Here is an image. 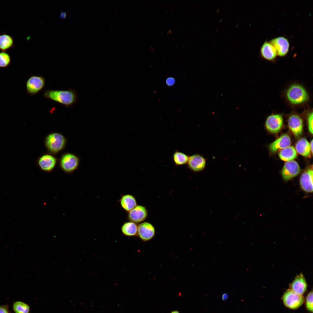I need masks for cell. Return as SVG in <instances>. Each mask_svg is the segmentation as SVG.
<instances>
[{
    "mask_svg": "<svg viewBox=\"0 0 313 313\" xmlns=\"http://www.w3.org/2000/svg\"><path fill=\"white\" fill-rule=\"evenodd\" d=\"M138 226L136 223L130 221L125 222L121 227L122 232L127 236H136L137 233Z\"/></svg>",
    "mask_w": 313,
    "mask_h": 313,
    "instance_id": "603a6c76",
    "label": "cell"
},
{
    "mask_svg": "<svg viewBox=\"0 0 313 313\" xmlns=\"http://www.w3.org/2000/svg\"><path fill=\"white\" fill-rule=\"evenodd\" d=\"M170 313H180L177 310H174L172 312Z\"/></svg>",
    "mask_w": 313,
    "mask_h": 313,
    "instance_id": "836d02e7",
    "label": "cell"
},
{
    "mask_svg": "<svg viewBox=\"0 0 313 313\" xmlns=\"http://www.w3.org/2000/svg\"><path fill=\"white\" fill-rule=\"evenodd\" d=\"M228 295L227 293H224L222 294V299L223 301H225L228 299Z\"/></svg>",
    "mask_w": 313,
    "mask_h": 313,
    "instance_id": "4dcf8cb0",
    "label": "cell"
},
{
    "mask_svg": "<svg viewBox=\"0 0 313 313\" xmlns=\"http://www.w3.org/2000/svg\"><path fill=\"white\" fill-rule=\"evenodd\" d=\"M301 171L298 163L295 161L291 160L285 163L281 173L283 180L287 181L298 175Z\"/></svg>",
    "mask_w": 313,
    "mask_h": 313,
    "instance_id": "8992f818",
    "label": "cell"
},
{
    "mask_svg": "<svg viewBox=\"0 0 313 313\" xmlns=\"http://www.w3.org/2000/svg\"><path fill=\"white\" fill-rule=\"evenodd\" d=\"M296 150L301 155L306 157L310 155V144L307 140L303 138L299 140L295 145Z\"/></svg>",
    "mask_w": 313,
    "mask_h": 313,
    "instance_id": "d6986e66",
    "label": "cell"
},
{
    "mask_svg": "<svg viewBox=\"0 0 313 313\" xmlns=\"http://www.w3.org/2000/svg\"><path fill=\"white\" fill-rule=\"evenodd\" d=\"M286 97L288 101L294 105L301 104L307 101L309 95L305 89L299 84L291 85L286 92Z\"/></svg>",
    "mask_w": 313,
    "mask_h": 313,
    "instance_id": "7a4b0ae2",
    "label": "cell"
},
{
    "mask_svg": "<svg viewBox=\"0 0 313 313\" xmlns=\"http://www.w3.org/2000/svg\"><path fill=\"white\" fill-rule=\"evenodd\" d=\"M283 300L284 304L287 307L296 309L302 305L304 298L302 295L298 294L289 289L284 294Z\"/></svg>",
    "mask_w": 313,
    "mask_h": 313,
    "instance_id": "277c9868",
    "label": "cell"
},
{
    "mask_svg": "<svg viewBox=\"0 0 313 313\" xmlns=\"http://www.w3.org/2000/svg\"><path fill=\"white\" fill-rule=\"evenodd\" d=\"M56 163L55 158L50 155L42 156L38 161L39 165L41 168L44 171L48 172L53 170Z\"/></svg>",
    "mask_w": 313,
    "mask_h": 313,
    "instance_id": "ac0fdd59",
    "label": "cell"
},
{
    "mask_svg": "<svg viewBox=\"0 0 313 313\" xmlns=\"http://www.w3.org/2000/svg\"><path fill=\"white\" fill-rule=\"evenodd\" d=\"M155 232L154 227L149 223L144 222L138 226L137 234L143 241H147L152 239L155 235Z\"/></svg>",
    "mask_w": 313,
    "mask_h": 313,
    "instance_id": "8fae6325",
    "label": "cell"
},
{
    "mask_svg": "<svg viewBox=\"0 0 313 313\" xmlns=\"http://www.w3.org/2000/svg\"><path fill=\"white\" fill-rule=\"evenodd\" d=\"M44 97L68 107L74 104L77 100V95L74 90H48L43 93Z\"/></svg>",
    "mask_w": 313,
    "mask_h": 313,
    "instance_id": "6da1fadb",
    "label": "cell"
},
{
    "mask_svg": "<svg viewBox=\"0 0 313 313\" xmlns=\"http://www.w3.org/2000/svg\"><path fill=\"white\" fill-rule=\"evenodd\" d=\"M288 126L295 137L301 135L303 131V122L301 118L296 114H293L289 117Z\"/></svg>",
    "mask_w": 313,
    "mask_h": 313,
    "instance_id": "4fadbf2b",
    "label": "cell"
},
{
    "mask_svg": "<svg viewBox=\"0 0 313 313\" xmlns=\"http://www.w3.org/2000/svg\"><path fill=\"white\" fill-rule=\"evenodd\" d=\"M45 80L42 76L32 75L27 81L26 84V91L31 95L37 94L44 87Z\"/></svg>",
    "mask_w": 313,
    "mask_h": 313,
    "instance_id": "5b68a950",
    "label": "cell"
},
{
    "mask_svg": "<svg viewBox=\"0 0 313 313\" xmlns=\"http://www.w3.org/2000/svg\"><path fill=\"white\" fill-rule=\"evenodd\" d=\"M270 42L276 49L278 56L284 57L287 55L290 48V43L287 38L280 36L272 39Z\"/></svg>",
    "mask_w": 313,
    "mask_h": 313,
    "instance_id": "30bf717a",
    "label": "cell"
},
{
    "mask_svg": "<svg viewBox=\"0 0 313 313\" xmlns=\"http://www.w3.org/2000/svg\"><path fill=\"white\" fill-rule=\"evenodd\" d=\"M283 124L282 116L279 114H274L269 116L267 118L265 125L270 132L276 133L278 132Z\"/></svg>",
    "mask_w": 313,
    "mask_h": 313,
    "instance_id": "9c48e42d",
    "label": "cell"
},
{
    "mask_svg": "<svg viewBox=\"0 0 313 313\" xmlns=\"http://www.w3.org/2000/svg\"><path fill=\"white\" fill-rule=\"evenodd\" d=\"M230 10H231V9H230L228 11V12H229V11H230Z\"/></svg>",
    "mask_w": 313,
    "mask_h": 313,
    "instance_id": "74e56055",
    "label": "cell"
},
{
    "mask_svg": "<svg viewBox=\"0 0 313 313\" xmlns=\"http://www.w3.org/2000/svg\"><path fill=\"white\" fill-rule=\"evenodd\" d=\"M307 287L305 279L302 273L296 276L290 285V290L295 293L302 295L306 290Z\"/></svg>",
    "mask_w": 313,
    "mask_h": 313,
    "instance_id": "9a60e30c",
    "label": "cell"
},
{
    "mask_svg": "<svg viewBox=\"0 0 313 313\" xmlns=\"http://www.w3.org/2000/svg\"><path fill=\"white\" fill-rule=\"evenodd\" d=\"M65 143L64 137L60 134L54 133L49 135L47 137L46 146L50 152L57 153L64 147Z\"/></svg>",
    "mask_w": 313,
    "mask_h": 313,
    "instance_id": "3957f363",
    "label": "cell"
},
{
    "mask_svg": "<svg viewBox=\"0 0 313 313\" xmlns=\"http://www.w3.org/2000/svg\"><path fill=\"white\" fill-rule=\"evenodd\" d=\"M291 143L289 136L287 134H284L271 143L269 146V149L272 152L274 153L279 149H282L290 146Z\"/></svg>",
    "mask_w": 313,
    "mask_h": 313,
    "instance_id": "e0dca14e",
    "label": "cell"
},
{
    "mask_svg": "<svg viewBox=\"0 0 313 313\" xmlns=\"http://www.w3.org/2000/svg\"><path fill=\"white\" fill-rule=\"evenodd\" d=\"M0 313H9L8 309L6 306H0Z\"/></svg>",
    "mask_w": 313,
    "mask_h": 313,
    "instance_id": "f546056e",
    "label": "cell"
},
{
    "mask_svg": "<svg viewBox=\"0 0 313 313\" xmlns=\"http://www.w3.org/2000/svg\"><path fill=\"white\" fill-rule=\"evenodd\" d=\"M280 158L284 161L293 160L297 156L296 151L293 146H289L281 149L279 154Z\"/></svg>",
    "mask_w": 313,
    "mask_h": 313,
    "instance_id": "ffe728a7",
    "label": "cell"
},
{
    "mask_svg": "<svg viewBox=\"0 0 313 313\" xmlns=\"http://www.w3.org/2000/svg\"><path fill=\"white\" fill-rule=\"evenodd\" d=\"M220 12V10L219 9H218L216 10V13H217V14H219Z\"/></svg>",
    "mask_w": 313,
    "mask_h": 313,
    "instance_id": "e575fe53",
    "label": "cell"
},
{
    "mask_svg": "<svg viewBox=\"0 0 313 313\" xmlns=\"http://www.w3.org/2000/svg\"><path fill=\"white\" fill-rule=\"evenodd\" d=\"M13 309L15 313H29L30 307L23 302L17 301L13 303Z\"/></svg>",
    "mask_w": 313,
    "mask_h": 313,
    "instance_id": "d4e9b609",
    "label": "cell"
},
{
    "mask_svg": "<svg viewBox=\"0 0 313 313\" xmlns=\"http://www.w3.org/2000/svg\"><path fill=\"white\" fill-rule=\"evenodd\" d=\"M174 79L172 77H169L168 78L166 81V83L167 85L169 86L173 85L175 83Z\"/></svg>",
    "mask_w": 313,
    "mask_h": 313,
    "instance_id": "f1b7e54d",
    "label": "cell"
},
{
    "mask_svg": "<svg viewBox=\"0 0 313 313\" xmlns=\"http://www.w3.org/2000/svg\"><path fill=\"white\" fill-rule=\"evenodd\" d=\"M215 43H216V42H215V43H214V44L213 46H214V45H215Z\"/></svg>",
    "mask_w": 313,
    "mask_h": 313,
    "instance_id": "ab89813d",
    "label": "cell"
},
{
    "mask_svg": "<svg viewBox=\"0 0 313 313\" xmlns=\"http://www.w3.org/2000/svg\"><path fill=\"white\" fill-rule=\"evenodd\" d=\"M154 50V48H152V51H153V50Z\"/></svg>",
    "mask_w": 313,
    "mask_h": 313,
    "instance_id": "f35d334b",
    "label": "cell"
},
{
    "mask_svg": "<svg viewBox=\"0 0 313 313\" xmlns=\"http://www.w3.org/2000/svg\"><path fill=\"white\" fill-rule=\"evenodd\" d=\"M147 211L145 208L141 205H137L129 212L128 219L130 221L137 223L141 222L146 218Z\"/></svg>",
    "mask_w": 313,
    "mask_h": 313,
    "instance_id": "5bb4252c",
    "label": "cell"
},
{
    "mask_svg": "<svg viewBox=\"0 0 313 313\" xmlns=\"http://www.w3.org/2000/svg\"><path fill=\"white\" fill-rule=\"evenodd\" d=\"M310 144V146L311 150V153L312 154L313 153V140L312 139L311 141Z\"/></svg>",
    "mask_w": 313,
    "mask_h": 313,
    "instance_id": "d6a6232c",
    "label": "cell"
},
{
    "mask_svg": "<svg viewBox=\"0 0 313 313\" xmlns=\"http://www.w3.org/2000/svg\"><path fill=\"white\" fill-rule=\"evenodd\" d=\"M306 308L307 310L312 312L313 311V292H310L308 294L306 298Z\"/></svg>",
    "mask_w": 313,
    "mask_h": 313,
    "instance_id": "4316f807",
    "label": "cell"
},
{
    "mask_svg": "<svg viewBox=\"0 0 313 313\" xmlns=\"http://www.w3.org/2000/svg\"><path fill=\"white\" fill-rule=\"evenodd\" d=\"M218 31V29H217L216 30L215 32H217Z\"/></svg>",
    "mask_w": 313,
    "mask_h": 313,
    "instance_id": "8d00e7d4",
    "label": "cell"
},
{
    "mask_svg": "<svg viewBox=\"0 0 313 313\" xmlns=\"http://www.w3.org/2000/svg\"><path fill=\"white\" fill-rule=\"evenodd\" d=\"M79 163V160L76 156L71 154H66L61 157L60 165L64 172L71 173L77 169Z\"/></svg>",
    "mask_w": 313,
    "mask_h": 313,
    "instance_id": "ba28073f",
    "label": "cell"
},
{
    "mask_svg": "<svg viewBox=\"0 0 313 313\" xmlns=\"http://www.w3.org/2000/svg\"><path fill=\"white\" fill-rule=\"evenodd\" d=\"M313 112H312L308 113L307 121L309 130L312 134H313Z\"/></svg>",
    "mask_w": 313,
    "mask_h": 313,
    "instance_id": "83f0119b",
    "label": "cell"
},
{
    "mask_svg": "<svg viewBox=\"0 0 313 313\" xmlns=\"http://www.w3.org/2000/svg\"><path fill=\"white\" fill-rule=\"evenodd\" d=\"M189 156L185 154L176 151L173 154V160L175 164L177 166L187 164Z\"/></svg>",
    "mask_w": 313,
    "mask_h": 313,
    "instance_id": "cb8c5ba5",
    "label": "cell"
},
{
    "mask_svg": "<svg viewBox=\"0 0 313 313\" xmlns=\"http://www.w3.org/2000/svg\"><path fill=\"white\" fill-rule=\"evenodd\" d=\"M67 14L65 12L62 11L59 16V17L61 18H65L66 17Z\"/></svg>",
    "mask_w": 313,
    "mask_h": 313,
    "instance_id": "1f68e13d",
    "label": "cell"
},
{
    "mask_svg": "<svg viewBox=\"0 0 313 313\" xmlns=\"http://www.w3.org/2000/svg\"><path fill=\"white\" fill-rule=\"evenodd\" d=\"M11 58L10 55L6 52H0V68L7 67L10 64Z\"/></svg>",
    "mask_w": 313,
    "mask_h": 313,
    "instance_id": "484cf974",
    "label": "cell"
},
{
    "mask_svg": "<svg viewBox=\"0 0 313 313\" xmlns=\"http://www.w3.org/2000/svg\"><path fill=\"white\" fill-rule=\"evenodd\" d=\"M260 54L262 58L269 61L274 60L277 55L276 50L270 41H265L260 49Z\"/></svg>",
    "mask_w": 313,
    "mask_h": 313,
    "instance_id": "2e32d148",
    "label": "cell"
},
{
    "mask_svg": "<svg viewBox=\"0 0 313 313\" xmlns=\"http://www.w3.org/2000/svg\"><path fill=\"white\" fill-rule=\"evenodd\" d=\"M313 172L312 166L307 168L300 176L299 183L304 192L310 194L313 192Z\"/></svg>",
    "mask_w": 313,
    "mask_h": 313,
    "instance_id": "52a82bcc",
    "label": "cell"
},
{
    "mask_svg": "<svg viewBox=\"0 0 313 313\" xmlns=\"http://www.w3.org/2000/svg\"><path fill=\"white\" fill-rule=\"evenodd\" d=\"M187 164L188 168L192 171L200 172L205 169L206 160L202 155L195 154L189 156Z\"/></svg>",
    "mask_w": 313,
    "mask_h": 313,
    "instance_id": "7c38bea8",
    "label": "cell"
},
{
    "mask_svg": "<svg viewBox=\"0 0 313 313\" xmlns=\"http://www.w3.org/2000/svg\"><path fill=\"white\" fill-rule=\"evenodd\" d=\"M121 207L125 211L129 212L137 205V202L134 197L130 194L123 196L120 201Z\"/></svg>",
    "mask_w": 313,
    "mask_h": 313,
    "instance_id": "44dd1931",
    "label": "cell"
},
{
    "mask_svg": "<svg viewBox=\"0 0 313 313\" xmlns=\"http://www.w3.org/2000/svg\"><path fill=\"white\" fill-rule=\"evenodd\" d=\"M221 20H222V19H221ZM219 22H221V20H220V21H219Z\"/></svg>",
    "mask_w": 313,
    "mask_h": 313,
    "instance_id": "b9f144b4",
    "label": "cell"
},
{
    "mask_svg": "<svg viewBox=\"0 0 313 313\" xmlns=\"http://www.w3.org/2000/svg\"><path fill=\"white\" fill-rule=\"evenodd\" d=\"M232 35H231V36H230V37H232Z\"/></svg>",
    "mask_w": 313,
    "mask_h": 313,
    "instance_id": "60d3db41",
    "label": "cell"
},
{
    "mask_svg": "<svg viewBox=\"0 0 313 313\" xmlns=\"http://www.w3.org/2000/svg\"><path fill=\"white\" fill-rule=\"evenodd\" d=\"M171 32H172L171 30H169L168 31V32L167 33V34H170L171 33Z\"/></svg>",
    "mask_w": 313,
    "mask_h": 313,
    "instance_id": "d590c367",
    "label": "cell"
},
{
    "mask_svg": "<svg viewBox=\"0 0 313 313\" xmlns=\"http://www.w3.org/2000/svg\"><path fill=\"white\" fill-rule=\"evenodd\" d=\"M14 47V41L12 36L5 33L0 35V50L1 51L6 52Z\"/></svg>",
    "mask_w": 313,
    "mask_h": 313,
    "instance_id": "7402d4cb",
    "label": "cell"
}]
</instances>
